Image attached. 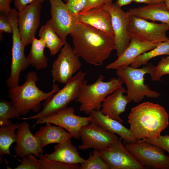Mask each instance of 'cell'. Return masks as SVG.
<instances>
[{"label": "cell", "instance_id": "6da1fadb", "mask_svg": "<svg viewBox=\"0 0 169 169\" xmlns=\"http://www.w3.org/2000/svg\"><path fill=\"white\" fill-rule=\"evenodd\" d=\"M70 35L75 53L91 64L102 65L116 49L114 37L79 21Z\"/></svg>", "mask_w": 169, "mask_h": 169}, {"label": "cell", "instance_id": "7a4b0ae2", "mask_svg": "<svg viewBox=\"0 0 169 169\" xmlns=\"http://www.w3.org/2000/svg\"><path fill=\"white\" fill-rule=\"evenodd\" d=\"M130 130L137 140L155 139L169 124V117L161 105L146 102L132 108L128 117Z\"/></svg>", "mask_w": 169, "mask_h": 169}, {"label": "cell", "instance_id": "3957f363", "mask_svg": "<svg viewBox=\"0 0 169 169\" xmlns=\"http://www.w3.org/2000/svg\"><path fill=\"white\" fill-rule=\"evenodd\" d=\"M25 83L9 88L8 96L20 115H23L30 110L37 112L40 110L41 102L46 100L59 90L54 83L52 90L46 93L37 86L38 77L35 72L30 71L27 74Z\"/></svg>", "mask_w": 169, "mask_h": 169}, {"label": "cell", "instance_id": "277c9868", "mask_svg": "<svg viewBox=\"0 0 169 169\" xmlns=\"http://www.w3.org/2000/svg\"><path fill=\"white\" fill-rule=\"evenodd\" d=\"M149 74L153 81H157L155 66L151 63H147L141 68L128 66L117 69L116 74L127 87V96L134 102L141 101L145 97L150 98L159 97L160 93L151 90L144 83V76Z\"/></svg>", "mask_w": 169, "mask_h": 169}, {"label": "cell", "instance_id": "5b68a950", "mask_svg": "<svg viewBox=\"0 0 169 169\" xmlns=\"http://www.w3.org/2000/svg\"><path fill=\"white\" fill-rule=\"evenodd\" d=\"M104 77L100 75L97 80L88 84L84 80L79 94L76 101L80 104L79 111L89 115L93 110L100 111L102 102L109 95L122 86L123 81L119 77L112 78L104 82Z\"/></svg>", "mask_w": 169, "mask_h": 169}, {"label": "cell", "instance_id": "8992f818", "mask_svg": "<svg viewBox=\"0 0 169 169\" xmlns=\"http://www.w3.org/2000/svg\"><path fill=\"white\" fill-rule=\"evenodd\" d=\"M86 73L82 71H79L65 84L62 89L45 100L40 112L35 115L21 119L24 120L37 119L67 107L70 102L78 98Z\"/></svg>", "mask_w": 169, "mask_h": 169}, {"label": "cell", "instance_id": "52a82bcc", "mask_svg": "<svg viewBox=\"0 0 169 169\" xmlns=\"http://www.w3.org/2000/svg\"><path fill=\"white\" fill-rule=\"evenodd\" d=\"M124 144L128 151L145 168L169 169V156L161 147L140 140Z\"/></svg>", "mask_w": 169, "mask_h": 169}, {"label": "cell", "instance_id": "ba28073f", "mask_svg": "<svg viewBox=\"0 0 169 169\" xmlns=\"http://www.w3.org/2000/svg\"><path fill=\"white\" fill-rule=\"evenodd\" d=\"M18 13L16 9L11 8L7 15L11 22L13 29L11 71L9 77L5 82L6 85L9 88L18 84L21 72L25 70L29 65L24 54L25 46L21 40L18 30Z\"/></svg>", "mask_w": 169, "mask_h": 169}, {"label": "cell", "instance_id": "9c48e42d", "mask_svg": "<svg viewBox=\"0 0 169 169\" xmlns=\"http://www.w3.org/2000/svg\"><path fill=\"white\" fill-rule=\"evenodd\" d=\"M56 59L53 63L51 74L54 83L65 84L80 69L79 57L66 42Z\"/></svg>", "mask_w": 169, "mask_h": 169}, {"label": "cell", "instance_id": "30bf717a", "mask_svg": "<svg viewBox=\"0 0 169 169\" xmlns=\"http://www.w3.org/2000/svg\"><path fill=\"white\" fill-rule=\"evenodd\" d=\"M75 110L71 107H66L55 113L37 119L35 125L50 123L67 130L72 137L79 139L81 128L88 125L92 117H82L74 114Z\"/></svg>", "mask_w": 169, "mask_h": 169}, {"label": "cell", "instance_id": "8fae6325", "mask_svg": "<svg viewBox=\"0 0 169 169\" xmlns=\"http://www.w3.org/2000/svg\"><path fill=\"white\" fill-rule=\"evenodd\" d=\"M168 30V24L150 22L130 15L129 32L131 38L135 37L150 42L159 44L168 39L166 35Z\"/></svg>", "mask_w": 169, "mask_h": 169}, {"label": "cell", "instance_id": "7c38bea8", "mask_svg": "<svg viewBox=\"0 0 169 169\" xmlns=\"http://www.w3.org/2000/svg\"><path fill=\"white\" fill-rule=\"evenodd\" d=\"M51 18L46 23L64 41L73 31L79 20L62 0H49Z\"/></svg>", "mask_w": 169, "mask_h": 169}, {"label": "cell", "instance_id": "4fadbf2b", "mask_svg": "<svg viewBox=\"0 0 169 169\" xmlns=\"http://www.w3.org/2000/svg\"><path fill=\"white\" fill-rule=\"evenodd\" d=\"M120 137L106 148L98 150L110 169H144L122 142Z\"/></svg>", "mask_w": 169, "mask_h": 169}, {"label": "cell", "instance_id": "5bb4252c", "mask_svg": "<svg viewBox=\"0 0 169 169\" xmlns=\"http://www.w3.org/2000/svg\"><path fill=\"white\" fill-rule=\"evenodd\" d=\"M101 8L107 10L111 15L116 55L118 57L127 47L131 38L129 32L130 15L116 3L105 4Z\"/></svg>", "mask_w": 169, "mask_h": 169}, {"label": "cell", "instance_id": "9a60e30c", "mask_svg": "<svg viewBox=\"0 0 169 169\" xmlns=\"http://www.w3.org/2000/svg\"><path fill=\"white\" fill-rule=\"evenodd\" d=\"M41 1H36L18 12L17 24L19 33L24 45L31 44L40 24Z\"/></svg>", "mask_w": 169, "mask_h": 169}, {"label": "cell", "instance_id": "2e32d148", "mask_svg": "<svg viewBox=\"0 0 169 169\" xmlns=\"http://www.w3.org/2000/svg\"><path fill=\"white\" fill-rule=\"evenodd\" d=\"M79 137L82 140V144L79 146L78 148L82 150L90 148L102 150L119 138L115 134L106 131L93 122L81 128Z\"/></svg>", "mask_w": 169, "mask_h": 169}, {"label": "cell", "instance_id": "e0dca14e", "mask_svg": "<svg viewBox=\"0 0 169 169\" xmlns=\"http://www.w3.org/2000/svg\"><path fill=\"white\" fill-rule=\"evenodd\" d=\"M159 44L132 37L127 47L116 60L106 65V68L117 70L128 66L138 56L155 48Z\"/></svg>", "mask_w": 169, "mask_h": 169}, {"label": "cell", "instance_id": "ac0fdd59", "mask_svg": "<svg viewBox=\"0 0 169 169\" xmlns=\"http://www.w3.org/2000/svg\"><path fill=\"white\" fill-rule=\"evenodd\" d=\"M16 134L17 140L15 150L17 156L22 158L32 154L39 158L43 154V148L38 139L30 131L27 122L24 121L20 124Z\"/></svg>", "mask_w": 169, "mask_h": 169}, {"label": "cell", "instance_id": "d6986e66", "mask_svg": "<svg viewBox=\"0 0 169 169\" xmlns=\"http://www.w3.org/2000/svg\"><path fill=\"white\" fill-rule=\"evenodd\" d=\"M124 93H127V90L122 86L108 95L102 102L100 110L103 115L122 124L123 120L120 115L125 111L127 105L132 101L127 95H124Z\"/></svg>", "mask_w": 169, "mask_h": 169}, {"label": "cell", "instance_id": "ffe728a7", "mask_svg": "<svg viewBox=\"0 0 169 169\" xmlns=\"http://www.w3.org/2000/svg\"><path fill=\"white\" fill-rule=\"evenodd\" d=\"M78 20L114 37L110 13L101 8H93L78 15Z\"/></svg>", "mask_w": 169, "mask_h": 169}, {"label": "cell", "instance_id": "44dd1931", "mask_svg": "<svg viewBox=\"0 0 169 169\" xmlns=\"http://www.w3.org/2000/svg\"><path fill=\"white\" fill-rule=\"evenodd\" d=\"M89 115L92 118L91 122L97 124L106 131L119 136L124 143L138 141L135 138L130 129L125 127L118 121L103 115L100 111L94 110Z\"/></svg>", "mask_w": 169, "mask_h": 169}, {"label": "cell", "instance_id": "7402d4cb", "mask_svg": "<svg viewBox=\"0 0 169 169\" xmlns=\"http://www.w3.org/2000/svg\"><path fill=\"white\" fill-rule=\"evenodd\" d=\"M44 156L49 160L68 164H81L85 161L80 156L70 139L58 143L54 147L53 152L45 154Z\"/></svg>", "mask_w": 169, "mask_h": 169}, {"label": "cell", "instance_id": "603a6c76", "mask_svg": "<svg viewBox=\"0 0 169 169\" xmlns=\"http://www.w3.org/2000/svg\"><path fill=\"white\" fill-rule=\"evenodd\" d=\"M127 12L129 15L153 21H159L169 25V9L164 2L130 8Z\"/></svg>", "mask_w": 169, "mask_h": 169}, {"label": "cell", "instance_id": "cb8c5ba5", "mask_svg": "<svg viewBox=\"0 0 169 169\" xmlns=\"http://www.w3.org/2000/svg\"><path fill=\"white\" fill-rule=\"evenodd\" d=\"M51 124L46 123L45 126L41 127L34 135L43 148L49 144L60 143L72 137L70 134L63 128L52 125Z\"/></svg>", "mask_w": 169, "mask_h": 169}, {"label": "cell", "instance_id": "d4e9b609", "mask_svg": "<svg viewBox=\"0 0 169 169\" xmlns=\"http://www.w3.org/2000/svg\"><path fill=\"white\" fill-rule=\"evenodd\" d=\"M31 44L30 49L27 57L29 64L38 70L46 68L48 59L44 53L46 46L44 41L35 37Z\"/></svg>", "mask_w": 169, "mask_h": 169}, {"label": "cell", "instance_id": "484cf974", "mask_svg": "<svg viewBox=\"0 0 169 169\" xmlns=\"http://www.w3.org/2000/svg\"><path fill=\"white\" fill-rule=\"evenodd\" d=\"M18 123L7 125L0 128V154L2 156L3 155L8 154L21 162V160L17 158L16 155L11 154L9 148L11 145L17 140V136L15 131L19 127Z\"/></svg>", "mask_w": 169, "mask_h": 169}, {"label": "cell", "instance_id": "4316f807", "mask_svg": "<svg viewBox=\"0 0 169 169\" xmlns=\"http://www.w3.org/2000/svg\"><path fill=\"white\" fill-rule=\"evenodd\" d=\"M38 36L45 43L51 55L57 54L64 46V42L50 26L46 23L40 28Z\"/></svg>", "mask_w": 169, "mask_h": 169}, {"label": "cell", "instance_id": "83f0119b", "mask_svg": "<svg viewBox=\"0 0 169 169\" xmlns=\"http://www.w3.org/2000/svg\"><path fill=\"white\" fill-rule=\"evenodd\" d=\"M161 55L169 56V38L161 42L155 48L145 52L138 56L130 65L134 68H138L142 65H145L151 59Z\"/></svg>", "mask_w": 169, "mask_h": 169}, {"label": "cell", "instance_id": "f1b7e54d", "mask_svg": "<svg viewBox=\"0 0 169 169\" xmlns=\"http://www.w3.org/2000/svg\"><path fill=\"white\" fill-rule=\"evenodd\" d=\"M20 115L13 105L11 101L2 99L0 101V126L3 127L11 124L12 121L9 118H19Z\"/></svg>", "mask_w": 169, "mask_h": 169}, {"label": "cell", "instance_id": "f546056e", "mask_svg": "<svg viewBox=\"0 0 169 169\" xmlns=\"http://www.w3.org/2000/svg\"><path fill=\"white\" fill-rule=\"evenodd\" d=\"M80 169H110L96 149L90 152L89 158L80 164Z\"/></svg>", "mask_w": 169, "mask_h": 169}, {"label": "cell", "instance_id": "4dcf8cb0", "mask_svg": "<svg viewBox=\"0 0 169 169\" xmlns=\"http://www.w3.org/2000/svg\"><path fill=\"white\" fill-rule=\"evenodd\" d=\"M42 169H80L79 164H71L47 159L42 154L39 156Z\"/></svg>", "mask_w": 169, "mask_h": 169}, {"label": "cell", "instance_id": "1f68e13d", "mask_svg": "<svg viewBox=\"0 0 169 169\" xmlns=\"http://www.w3.org/2000/svg\"><path fill=\"white\" fill-rule=\"evenodd\" d=\"M20 164L15 169H42V165L39 159H38L32 154H29L22 158Z\"/></svg>", "mask_w": 169, "mask_h": 169}, {"label": "cell", "instance_id": "d6a6232c", "mask_svg": "<svg viewBox=\"0 0 169 169\" xmlns=\"http://www.w3.org/2000/svg\"><path fill=\"white\" fill-rule=\"evenodd\" d=\"M155 70L157 81H161L160 78L162 76L169 74V56L162 57L155 66Z\"/></svg>", "mask_w": 169, "mask_h": 169}, {"label": "cell", "instance_id": "836d02e7", "mask_svg": "<svg viewBox=\"0 0 169 169\" xmlns=\"http://www.w3.org/2000/svg\"><path fill=\"white\" fill-rule=\"evenodd\" d=\"M88 0H66V5L74 14L78 16L86 6Z\"/></svg>", "mask_w": 169, "mask_h": 169}, {"label": "cell", "instance_id": "e575fe53", "mask_svg": "<svg viewBox=\"0 0 169 169\" xmlns=\"http://www.w3.org/2000/svg\"><path fill=\"white\" fill-rule=\"evenodd\" d=\"M156 145L163 149L169 153V135H160L155 139L144 138L142 140Z\"/></svg>", "mask_w": 169, "mask_h": 169}, {"label": "cell", "instance_id": "d590c367", "mask_svg": "<svg viewBox=\"0 0 169 169\" xmlns=\"http://www.w3.org/2000/svg\"><path fill=\"white\" fill-rule=\"evenodd\" d=\"M13 29L11 22L8 17L5 14H2L0 16V39H2L3 33H12Z\"/></svg>", "mask_w": 169, "mask_h": 169}, {"label": "cell", "instance_id": "8d00e7d4", "mask_svg": "<svg viewBox=\"0 0 169 169\" xmlns=\"http://www.w3.org/2000/svg\"><path fill=\"white\" fill-rule=\"evenodd\" d=\"M112 3V0H88L85 7L80 13H83L93 8H101L103 5Z\"/></svg>", "mask_w": 169, "mask_h": 169}, {"label": "cell", "instance_id": "74e56055", "mask_svg": "<svg viewBox=\"0 0 169 169\" xmlns=\"http://www.w3.org/2000/svg\"><path fill=\"white\" fill-rule=\"evenodd\" d=\"M16 9L19 12L22 11L27 5L36 1L43 2L44 0H13Z\"/></svg>", "mask_w": 169, "mask_h": 169}, {"label": "cell", "instance_id": "f35d334b", "mask_svg": "<svg viewBox=\"0 0 169 169\" xmlns=\"http://www.w3.org/2000/svg\"><path fill=\"white\" fill-rule=\"evenodd\" d=\"M12 0H0V11L3 14L7 15L11 9L10 3Z\"/></svg>", "mask_w": 169, "mask_h": 169}, {"label": "cell", "instance_id": "ab89813d", "mask_svg": "<svg viewBox=\"0 0 169 169\" xmlns=\"http://www.w3.org/2000/svg\"><path fill=\"white\" fill-rule=\"evenodd\" d=\"M133 0H117L116 4L119 7H122L130 3Z\"/></svg>", "mask_w": 169, "mask_h": 169}, {"label": "cell", "instance_id": "60d3db41", "mask_svg": "<svg viewBox=\"0 0 169 169\" xmlns=\"http://www.w3.org/2000/svg\"><path fill=\"white\" fill-rule=\"evenodd\" d=\"M150 4L164 3L165 0H149Z\"/></svg>", "mask_w": 169, "mask_h": 169}, {"label": "cell", "instance_id": "b9f144b4", "mask_svg": "<svg viewBox=\"0 0 169 169\" xmlns=\"http://www.w3.org/2000/svg\"><path fill=\"white\" fill-rule=\"evenodd\" d=\"M133 1L137 3H144L150 4V2L149 0H133Z\"/></svg>", "mask_w": 169, "mask_h": 169}, {"label": "cell", "instance_id": "7bdbcfd3", "mask_svg": "<svg viewBox=\"0 0 169 169\" xmlns=\"http://www.w3.org/2000/svg\"><path fill=\"white\" fill-rule=\"evenodd\" d=\"M164 3L166 7L169 9V0H165Z\"/></svg>", "mask_w": 169, "mask_h": 169}, {"label": "cell", "instance_id": "ee69618b", "mask_svg": "<svg viewBox=\"0 0 169 169\" xmlns=\"http://www.w3.org/2000/svg\"><path fill=\"white\" fill-rule=\"evenodd\" d=\"M64 1H66V0H64Z\"/></svg>", "mask_w": 169, "mask_h": 169}]
</instances>
